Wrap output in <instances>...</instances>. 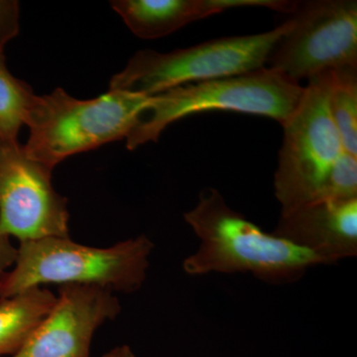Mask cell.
Listing matches in <instances>:
<instances>
[{
    "label": "cell",
    "instance_id": "obj_17",
    "mask_svg": "<svg viewBox=\"0 0 357 357\" xmlns=\"http://www.w3.org/2000/svg\"><path fill=\"white\" fill-rule=\"evenodd\" d=\"M17 258V248H14L9 237L0 234V279L13 266Z\"/></svg>",
    "mask_w": 357,
    "mask_h": 357
},
{
    "label": "cell",
    "instance_id": "obj_8",
    "mask_svg": "<svg viewBox=\"0 0 357 357\" xmlns=\"http://www.w3.org/2000/svg\"><path fill=\"white\" fill-rule=\"evenodd\" d=\"M52 170L30 158L18 140L0 138V234L20 243L69 237L67 199L54 189Z\"/></svg>",
    "mask_w": 357,
    "mask_h": 357
},
{
    "label": "cell",
    "instance_id": "obj_13",
    "mask_svg": "<svg viewBox=\"0 0 357 357\" xmlns=\"http://www.w3.org/2000/svg\"><path fill=\"white\" fill-rule=\"evenodd\" d=\"M330 109L344 151L357 157V67L333 70Z\"/></svg>",
    "mask_w": 357,
    "mask_h": 357
},
{
    "label": "cell",
    "instance_id": "obj_14",
    "mask_svg": "<svg viewBox=\"0 0 357 357\" xmlns=\"http://www.w3.org/2000/svg\"><path fill=\"white\" fill-rule=\"evenodd\" d=\"M35 96L29 84L7 69L4 48L0 46V138L18 140Z\"/></svg>",
    "mask_w": 357,
    "mask_h": 357
},
{
    "label": "cell",
    "instance_id": "obj_18",
    "mask_svg": "<svg viewBox=\"0 0 357 357\" xmlns=\"http://www.w3.org/2000/svg\"><path fill=\"white\" fill-rule=\"evenodd\" d=\"M102 357H136L130 347L128 345H122V347H115L114 349L110 351L109 354H105Z\"/></svg>",
    "mask_w": 357,
    "mask_h": 357
},
{
    "label": "cell",
    "instance_id": "obj_9",
    "mask_svg": "<svg viewBox=\"0 0 357 357\" xmlns=\"http://www.w3.org/2000/svg\"><path fill=\"white\" fill-rule=\"evenodd\" d=\"M50 312L11 357H89L96 328L121 311L112 291L66 284Z\"/></svg>",
    "mask_w": 357,
    "mask_h": 357
},
{
    "label": "cell",
    "instance_id": "obj_15",
    "mask_svg": "<svg viewBox=\"0 0 357 357\" xmlns=\"http://www.w3.org/2000/svg\"><path fill=\"white\" fill-rule=\"evenodd\" d=\"M352 199H357V157L344 152L328 175L321 199L347 201Z\"/></svg>",
    "mask_w": 357,
    "mask_h": 357
},
{
    "label": "cell",
    "instance_id": "obj_3",
    "mask_svg": "<svg viewBox=\"0 0 357 357\" xmlns=\"http://www.w3.org/2000/svg\"><path fill=\"white\" fill-rule=\"evenodd\" d=\"M303 93L304 86L300 83L266 67L238 76L176 86L151 96L126 137V147L133 150L155 142L174 122L211 110L260 115L283 126Z\"/></svg>",
    "mask_w": 357,
    "mask_h": 357
},
{
    "label": "cell",
    "instance_id": "obj_4",
    "mask_svg": "<svg viewBox=\"0 0 357 357\" xmlns=\"http://www.w3.org/2000/svg\"><path fill=\"white\" fill-rule=\"evenodd\" d=\"M151 96L109 91L93 100H77L62 89L35 96L25 126L30 158L53 170L68 157L128 137Z\"/></svg>",
    "mask_w": 357,
    "mask_h": 357
},
{
    "label": "cell",
    "instance_id": "obj_11",
    "mask_svg": "<svg viewBox=\"0 0 357 357\" xmlns=\"http://www.w3.org/2000/svg\"><path fill=\"white\" fill-rule=\"evenodd\" d=\"M129 29L142 39H156L180 28L239 7H265L291 13L297 1L289 0H115L110 2Z\"/></svg>",
    "mask_w": 357,
    "mask_h": 357
},
{
    "label": "cell",
    "instance_id": "obj_16",
    "mask_svg": "<svg viewBox=\"0 0 357 357\" xmlns=\"http://www.w3.org/2000/svg\"><path fill=\"white\" fill-rule=\"evenodd\" d=\"M20 33V3L0 0V46L6 47Z\"/></svg>",
    "mask_w": 357,
    "mask_h": 357
},
{
    "label": "cell",
    "instance_id": "obj_6",
    "mask_svg": "<svg viewBox=\"0 0 357 357\" xmlns=\"http://www.w3.org/2000/svg\"><path fill=\"white\" fill-rule=\"evenodd\" d=\"M333 70L307 81L295 112L283 124L284 136L274 175L281 213L319 201L328 175L344 153L330 109Z\"/></svg>",
    "mask_w": 357,
    "mask_h": 357
},
{
    "label": "cell",
    "instance_id": "obj_10",
    "mask_svg": "<svg viewBox=\"0 0 357 357\" xmlns=\"http://www.w3.org/2000/svg\"><path fill=\"white\" fill-rule=\"evenodd\" d=\"M273 234L335 264L357 255V199H321L281 213Z\"/></svg>",
    "mask_w": 357,
    "mask_h": 357
},
{
    "label": "cell",
    "instance_id": "obj_5",
    "mask_svg": "<svg viewBox=\"0 0 357 357\" xmlns=\"http://www.w3.org/2000/svg\"><path fill=\"white\" fill-rule=\"evenodd\" d=\"M292 25L289 18L260 34L223 37L169 53L137 52L112 77L109 91L152 96L184 84L255 72L266 67L275 45Z\"/></svg>",
    "mask_w": 357,
    "mask_h": 357
},
{
    "label": "cell",
    "instance_id": "obj_12",
    "mask_svg": "<svg viewBox=\"0 0 357 357\" xmlns=\"http://www.w3.org/2000/svg\"><path fill=\"white\" fill-rule=\"evenodd\" d=\"M56 301L57 297L51 291L41 287L0 299V356H13L20 351Z\"/></svg>",
    "mask_w": 357,
    "mask_h": 357
},
{
    "label": "cell",
    "instance_id": "obj_7",
    "mask_svg": "<svg viewBox=\"0 0 357 357\" xmlns=\"http://www.w3.org/2000/svg\"><path fill=\"white\" fill-rule=\"evenodd\" d=\"M290 15L292 28L275 45L266 68L300 83L357 67L356 0L297 1Z\"/></svg>",
    "mask_w": 357,
    "mask_h": 357
},
{
    "label": "cell",
    "instance_id": "obj_1",
    "mask_svg": "<svg viewBox=\"0 0 357 357\" xmlns=\"http://www.w3.org/2000/svg\"><path fill=\"white\" fill-rule=\"evenodd\" d=\"M184 218L199 239L196 252L183 263L192 276L250 273L266 283H293L309 268L324 265L318 256L263 231L232 210L213 188L201 192Z\"/></svg>",
    "mask_w": 357,
    "mask_h": 357
},
{
    "label": "cell",
    "instance_id": "obj_2",
    "mask_svg": "<svg viewBox=\"0 0 357 357\" xmlns=\"http://www.w3.org/2000/svg\"><path fill=\"white\" fill-rule=\"evenodd\" d=\"M154 244L140 236L109 248H96L69 237L21 243L15 266L0 279V299L44 284L96 285L132 293L144 283Z\"/></svg>",
    "mask_w": 357,
    "mask_h": 357
}]
</instances>
